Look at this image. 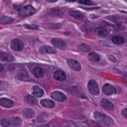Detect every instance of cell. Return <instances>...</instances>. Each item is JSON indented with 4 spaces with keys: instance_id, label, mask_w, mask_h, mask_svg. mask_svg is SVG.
I'll return each mask as SVG.
<instances>
[{
    "instance_id": "cell-1",
    "label": "cell",
    "mask_w": 127,
    "mask_h": 127,
    "mask_svg": "<svg viewBox=\"0 0 127 127\" xmlns=\"http://www.w3.org/2000/svg\"><path fill=\"white\" fill-rule=\"evenodd\" d=\"M93 115L95 120L103 126L111 127L114 125V122L113 119L110 117L105 114L97 111H95Z\"/></svg>"
},
{
    "instance_id": "cell-2",
    "label": "cell",
    "mask_w": 127,
    "mask_h": 127,
    "mask_svg": "<svg viewBox=\"0 0 127 127\" xmlns=\"http://www.w3.org/2000/svg\"><path fill=\"white\" fill-rule=\"evenodd\" d=\"M36 12L35 9L31 5L21 7L18 10V15L20 17L23 18L33 15Z\"/></svg>"
},
{
    "instance_id": "cell-3",
    "label": "cell",
    "mask_w": 127,
    "mask_h": 127,
    "mask_svg": "<svg viewBox=\"0 0 127 127\" xmlns=\"http://www.w3.org/2000/svg\"><path fill=\"white\" fill-rule=\"evenodd\" d=\"M87 88L89 92L93 95L97 96L100 93L99 85L97 82L93 79H91L89 81L87 84Z\"/></svg>"
},
{
    "instance_id": "cell-4",
    "label": "cell",
    "mask_w": 127,
    "mask_h": 127,
    "mask_svg": "<svg viewBox=\"0 0 127 127\" xmlns=\"http://www.w3.org/2000/svg\"><path fill=\"white\" fill-rule=\"evenodd\" d=\"M10 47L13 50L16 52H19L23 50L24 45L22 41L18 39H15L11 42Z\"/></svg>"
},
{
    "instance_id": "cell-5",
    "label": "cell",
    "mask_w": 127,
    "mask_h": 127,
    "mask_svg": "<svg viewBox=\"0 0 127 127\" xmlns=\"http://www.w3.org/2000/svg\"><path fill=\"white\" fill-rule=\"evenodd\" d=\"M102 91L105 95L108 96L116 93V90L115 87L109 83H106L103 86Z\"/></svg>"
},
{
    "instance_id": "cell-6",
    "label": "cell",
    "mask_w": 127,
    "mask_h": 127,
    "mask_svg": "<svg viewBox=\"0 0 127 127\" xmlns=\"http://www.w3.org/2000/svg\"><path fill=\"white\" fill-rule=\"evenodd\" d=\"M51 42L55 47L61 50H64L66 47L65 42L59 38H53L51 40Z\"/></svg>"
},
{
    "instance_id": "cell-7",
    "label": "cell",
    "mask_w": 127,
    "mask_h": 127,
    "mask_svg": "<svg viewBox=\"0 0 127 127\" xmlns=\"http://www.w3.org/2000/svg\"><path fill=\"white\" fill-rule=\"evenodd\" d=\"M66 62L69 66L74 70L78 71L81 70V66L80 64L76 60L72 59H68L66 60Z\"/></svg>"
},
{
    "instance_id": "cell-8",
    "label": "cell",
    "mask_w": 127,
    "mask_h": 127,
    "mask_svg": "<svg viewBox=\"0 0 127 127\" xmlns=\"http://www.w3.org/2000/svg\"><path fill=\"white\" fill-rule=\"evenodd\" d=\"M51 96L53 99L59 102L64 101L66 98V96L60 91H55L52 93Z\"/></svg>"
},
{
    "instance_id": "cell-9",
    "label": "cell",
    "mask_w": 127,
    "mask_h": 127,
    "mask_svg": "<svg viewBox=\"0 0 127 127\" xmlns=\"http://www.w3.org/2000/svg\"><path fill=\"white\" fill-rule=\"evenodd\" d=\"M100 103L102 107L107 110H112L114 108L113 103L106 98H102L100 101Z\"/></svg>"
},
{
    "instance_id": "cell-10",
    "label": "cell",
    "mask_w": 127,
    "mask_h": 127,
    "mask_svg": "<svg viewBox=\"0 0 127 127\" xmlns=\"http://www.w3.org/2000/svg\"><path fill=\"white\" fill-rule=\"evenodd\" d=\"M39 52L42 53L53 54L57 52V50L55 48L48 45H44L41 47L39 49Z\"/></svg>"
},
{
    "instance_id": "cell-11",
    "label": "cell",
    "mask_w": 127,
    "mask_h": 127,
    "mask_svg": "<svg viewBox=\"0 0 127 127\" xmlns=\"http://www.w3.org/2000/svg\"><path fill=\"white\" fill-rule=\"evenodd\" d=\"M54 76L57 80L59 81H64L66 77L65 72L61 70L55 71L54 74Z\"/></svg>"
},
{
    "instance_id": "cell-12",
    "label": "cell",
    "mask_w": 127,
    "mask_h": 127,
    "mask_svg": "<svg viewBox=\"0 0 127 127\" xmlns=\"http://www.w3.org/2000/svg\"><path fill=\"white\" fill-rule=\"evenodd\" d=\"M14 59V57L7 53L0 51V60L6 62H11Z\"/></svg>"
},
{
    "instance_id": "cell-13",
    "label": "cell",
    "mask_w": 127,
    "mask_h": 127,
    "mask_svg": "<svg viewBox=\"0 0 127 127\" xmlns=\"http://www.w3.org/2000/svg\"><path fill=\"white\" fill-rule=\"evenodd\" d=\"M14 105L13 102L8 98H2L0 99V105L6 108H10Z\"/></svg>"
},
{
    "instance_id": "cell-14",
    "label": "cell",
    "mask_w": 127,
    "mask_h": 127,
    "mask_svg": "<svg viewBox=\"0 0 127 127\" xmlns=\"http://www.w3.org/2000/svg\"><path fill=\"white\" fill-rule=\"evenodd\" d=\"M22 121L21 119L18 117H12L10 119L9 121V125L12 126H15V127H18L22 125Z\"/></svg>"
},
{
    "instance_id": "cell-15",
    "label": "cell",
    "mask_w": 127,
    "mask_h": 127,
    "mask_svg": "<svg viewBox=\"0 0 127 127\" xmlns=\"http://www.w3.org/2000/svg\"><path fill=\"white\" fill-rule=\"evenodd\" d=\"M45 71L44 68L39 67H35L33 70V74L37 78H40L43 76L45 74Z\"/></svg>"
},
{
    "instance_id": "cell-16",
    "label": "cell",
    "mask_w": 127,
    "mask_h": 127,
    "mask_svg": "<svg viewBox=\"0 0 127 127\" xmlns=\"http://www.w3.org/2000/svg\"><path fill=\"white\" fill-rule=\"evenodd\" d=\"M24 101L28 104L31 105H36L38 103V101L36 98L31 95H26L24 97Z\"/></svg>"
},
{
    "instance_id": "cell-17",
    "label": "cell",
    "mask_w": 127,
    "mask_h": 127,
    "mask_svg": "<svg viewBox=\"0 0 127 127\" xmlns=\"http://www.w3.org/2000/svg\"><path fill=\"white\" fill-rule=\"evenodd\" d=\"M34 111L30 109V108H25L22 111V115L27 118V119H31L34 116Z\"/></svg>"
},
{
    "instance_id": "cell-18",
    "label": "cell",
    "mask_w": 127,
    "mask_h": 127,
    "mask_svg": "<svg viewBox=\"0 0 127 127\" xmlns=\"http://www.w3.org/2000/svg\"><path fill=\"white\" fill-rule=\"evenodd\" d=\"M41 105L46 108H52L55 106V103L50 99H43L40 102Z\"/></svg>"
},
{
    "instance_id": "cell-19",
    "label": "cell",
    "mask_w": 127,
    "mask_h": 127,
    "mask_svg": "<svg viewBox=\"0 0 127 127\" xmlns=\"http://www.w3.org/2000/svg\"><path fill=\"white\" fill-rule=\"evenodd\" d=\"M32 94L36 97H40L43 95L44 91L39 87L37 86H34L32 88Z\"/></svg>"
},
{
    "instance_id": "cell-20",
    "label": "cell",
    "mask_w": 127,
    "mask_h": 127,
    "mask_svg": "<svg viewBox=\"0 0 127 127\" xmlns=\"http://www.w3.org/2000/svg\"><path fill=\"white\" fill-rule=\"evenodd\" d=\"M88 59L90 62L95 63L100 60V56L98 54L94 52H91L88 55Z\"/></svg>"
},
{
    "instance_id": "cell-21",
    "label": "cell",
    "mask_w": 127,
    "mask_h": 127,
    "mask_svg": "<svg viewBox=\"0 0 127 127\" xmlns=\"http://www.w3.org/2000/svg\"><path fill=\"white\" fill-rule=\"evenodd\" d=\"M13 21V19L12 17L4 16L0 17V24L5 25L11 23Z\"/></svg>"
},
{
    "instance_id": "cell-22",
    "label": "cell",
    "mask_w": 127,
    "mask_h": 127,
    "mask_svg": "<svg viewBox=\"0 0 127 127\" xmlns=\"http://www.w3.org/2000/svg\"><path fill=\"white\" fill-rule=\"evenodd\" d=\"M77 49L81 51V52H83L84 53H87L88 52H90L91 50L90 47L89 46H88L87 45H85L84 44H81L80 45H78L77 46Z\"/></svg>"
},
{
    "instance_id": "cell-23",
    "label": "cell",
    "mask_w": 127,
    "mask_h": 127,
    "mask_svg": "<svg viewBox=\"0 0 127 127\" xmlns=\"http://www.w3.org/2000/svg\"><path fill=\"white\" fill-rule=\"evenodd\" d=\"M112 41L115 44L121 45L124 42V39L120 36H114L112 38Z\"/></svg>"
},
{
    "instance_id": "cell-24",
    "label": "cell",
    "mask_w": 127,
    "mask_h": 127,
    "mask_svg": "<svg viewBox=\"0 0 127 127\" xmlns=\"http://www.w3.org/2000/svg\"><path fill=\"white\" fill-rule=\"evenodd\" d=\"M69 14L72 17L77 19H81L83 18L82 14L76 10H71L69 11Z\"/></svg>"
},
{
    "instance_id": "cell-25",
    "label": "cell",
    "mask_w": 127,
    "mask_h": 127,
    "mask_svg": "<svg viewBox=\"0 0 127 127\" xmlns=\"http://www.w3.org/2000/svg\"><path fill=\"white\" fill-rule=\"evenodd\" d=\"M50 13L51 15L56 17H62L64 15V13L59 9H53L50 11Z\"/></svg>"
},
{
    "instance_id": "cell-26",
    "label": "cell",
    "mask_w": 127,
    "mask_h": 127,
    "mask_svg": "<svg viewBox=\"0 0 127 127\" xmlns=\"http://www.w3.org/2000/svg\"><path fill=\"white\" fill-rule=\"evenodd\" d=\"M96 32L98 35L102 36V37H105L108 34V32L107 30L104 28H98L96 29Z\"/></svg>"
},
{
    "instance_id": "cell-27",
    "label": "cell",
    "mask_w": 127,
    "mask_h": 127,
    "mask_svg": "<svg viewBox=\"0 0 127 127\" xmlns=\"http://www.w3.org/2000/svg\"><path fill=\"white\" fill-rule=\"evenodd\" d=\"M79 3L86 5H92L95 4L91 0H78Z\"/></svg>"
},
{
    "instance_id": "cell-28",
    "label": "cell",
    "mask_w": 127,
    "mask_h": 127,
    "mask_svg": "<svg viewBox=\"0 0 127 127\" xmlns=\"http://www.w3.org/2000/svg\"><path fill=\"white\" fill-rule=\"evenodd\" d=\"M0 123H1V125H2L3 126H8L9 125V122L5 119H2L1 121H0Z\"/></svg>"
},
{
    "instance_id": "cell-29",
    "label": "cell",
    "mask_w": 127,
    "mask_h": 127,
    "mask_svg": "<svg viewBox=\"0 0 127 127\" xmlns=\"http://www.w3.org/2000/svg\"><path fill=\"white\" fill-rule=\"evenodd\" d=\"M108 58L110 61H111L115 63V62H117V59L114 56H113V55H109L108 57Z\"/></svg>"
},
{
    "instance_id": "cell-30",
    "label": "cell",
    "mask_w": 127,
    "mask_h": 127,
    "mask_svg": "<svg viewBox=\"0 0 127 127\" xmlns=\"http://www.w3.org/2000/svg\"><path fill=\"white\" fill-rule=\"evenodd\" d=\"M121 114L123 117L127 118V108L124 109L121 111Z\"/></svg>"
},
{
    "instance_id": "cell-31",
    "label": "cell",
    "mask_w": 127,
    "mask_h": 127,
    "mask_svg": "<svg viewBox=\"0 0 127 127\" xmlns=\"http://www.w3.org/2000/svg\"><path fill=\"white\" fill-rule=\"evenodd\" d=\"M28 28L31 29H37L38 28V26L36 24H31L28 25Z\"/></svg>"
},
{
    "instance_id": "cell-32",
    "label": "cell",
    "mask_w": 127,
    "mask_h": 127,
    "mask_svg": "<svg viewBox=\"0 0 127 127\" xmlns=\"http://www.w3.org/2000/svg\"><path fill=\"white\" fill-rule=\"evenodd\" d=\"M21 6L19 4H13V8L16 10H17L18 11V10L21 8Z\"/></svg>"
},
{
    "instance_id": "cell-33",
    "label": "cell",
    "mask_w": 127,
    "mask_h": 127,
    "mask_svg": "<svg viewBox=\"0 0 127 127\" xmlns=\"http://www.w3.org/2000/svg\"><path fill=\"white\" fill-rule=\"evenodd\" d=\"M64 0L67 2H75L76 1H78V0Z\"/></svg>"
},
{
    "instance_id": "cell-34",
    "label": "cell",
    "mask_w": 127,
    "mask_h": 127,
    "mask_svg": "<svg viewBox=\"0 0 127 127\" xmlns=\"http://www.w3.org/2000/svg\"><path fill=\"white\" fill-rule=\"evenodd\" d=\"M48 0L51 2H56L57 1H58V0Z\"/></svg>"
},
{
    "instance_id": "cell-35",
    "label": "cell",
    "mask_w": 127,
    "mask_h": 127,
    "mask_svg": "<svg viewBox=\"0 0 127 127\" xmlns=\"http://www.w3.org/2000/svg\"><path fill=\"white\" fill-rule=\"evenodd\" d=\"M2 66L1 65V64H0V72L2 70Z\"/></svg>"
}]
</instances>
